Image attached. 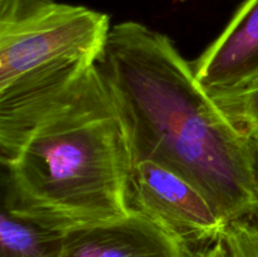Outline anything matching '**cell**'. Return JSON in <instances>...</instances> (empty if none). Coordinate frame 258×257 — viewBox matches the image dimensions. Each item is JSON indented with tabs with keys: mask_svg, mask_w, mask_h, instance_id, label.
<instances>
[{
	"mask_svg": "<svg viewBox=\"0 0 258 257\" xmlns=\"http://www.w3.org/2000/svg\"><path fill=\"white\" fill-rule=\"evenodd\" d=\"M197 81L214 101L258 83V0H246L221 35L193 63Z\"/></svg>",
	"mask_w": 258,
	"mask_h": 257,
	"instance_id": "cell-5",
	"label": "cell"
},
{
	"mask_svg": "<svg viewBox=\"0 0 258 257\" xmlns=\"http://www.w3.org/2000/svg\"><path fill=\"white\" fill-rule=\"evenodd\" d=\"M63 257H197L193 249L158 222L130 211L110 221L64 233Z\"/></svg>",
	"mask_w": 258,
	"mask_h": 257,
	"instance_id": "cell-6",
	"label": "cell"
},
{
	"mask_svg": "<svg viewBox=\"0 0 258 257\" xmlns=\"http://www.w3.org/2000/svg\"><path fill=\"white\" fill-rule=\"evenodd\" d=\"M105 13L57 0H0V120L53 97L97 65Z\"/></svg>",
	"mask_w": 258,
	"mask_h": 257,
	"instance_id": "cell-3",
	"label": "cell"
},
{
	"mask_svg": "<svg viewBox=\"0 0 258 257\" xmlns=\"http://www.w3.org/2000/svg\"><path fill=\"white\" fill-rule=\"evenodd\" d=\"M216 103L244 138L258 134V83L234 97Z\"/></svg>",
	"mask_w": 258,
	"mask_h": 257,
	"instance_id": "cell-8",
	"label": "cell"
},
{
	"mask_svg": "<svg viewBox=\"0 0 258 257\" xmlns=\"http://www.w3.org/2000/svg\"><path fill=\"white\" fill-rule=\"evenodd\" d=\"M222 237L232 257H258V207L228 223Z\"/></svg>",
	"mask_w": 258,
	"mask_h": 257,
	"instance_id": "cell-9",
	"label": "cell"
},
{
	"mask_svg": "<svg viewBox=\"0 0 258 257\" xmlns=\"http://www.w3.org/2000/svg\"><path fill=\"white\" fill-rule=\"evenodd\" d=\"M97 68L125 125L134 164L153 161L198 188L227 221L258 207L246 138L163 33L111 27Z\"/></svg>",
	"mask_w": 258,
	"mask_h": 257,
	"instance_id": "cell-1",
	"label": "cell"
},
{
	"mask_svg": "<svg viewBox=\"0 0 258 257\" xmlns=\"http://www.w3.org/2000/svg\"><path fill=\"white\" fill-rule=\"evenodd\" d=\"M199 257H232L229 253V249L224 242L223 237H219L214 242L209 243L204 247V251L202 252Z\"/></svg>",
	"mask_w": 258,
	"mask_h": 257,
	"instance_id": "cell-11",
	"label": "cell"
},
{
	"mask_svg": "<svg viewBox=\"0 0 258 257\" xmlns=\"http://www.w3.org/2000/svg\"><path fill=\"white\" fill-rule=\"evenodd\" d=\"M127 206L130 211L158 222L190 247L208 246L228 226L198 188L149 160L134 164L128 180Z\"/></svg>",
	"mask_w": 258,
	"mask_h": 257,
	"instance_id": "cell-4",
	"label": "cell"
},
{
	"mask_svg": "<svg viewBox=\"0 0 258 257\" xmlns=\"http://www.w3.org/2000/svg\"><path fill=\"white\" fill-rule=\"evenodd\" d=\"M3 204L60 231L130 212L125 125L97 65L40 105L0 120Z\"/></svg>",
	"mask_w": 258,
	"mask_h": 257,
	"instance_id": "cell-2",
	"label": "cell"
},
{
	"mask_svg": "<svg viewBox=\"0 0 258 257\" xmlns=\"http://www.w3.org/2000/svg\"><path fill=\"white\" fill-rule=\"evenodd\" d=\"M247 149H248L249 166H251L252 181H253L254 194L258 202V134H253L246 138Z\"/></svg>",
	"mask_w": 258,
	"mask_h": 257,
	"instance_id": "cell-10",
	"label": "cell"
},
{
	"mask_svg": "<svg viewBox=\"0 0 258 257\" xmlns=\"http://www.w3.org/2000/svg\"><path fill=\"white\" fill-rule=\"evenodd\" d=\"M64 233L2 203L0 257H63Z\"/></svg>",
	"mask_w": 258,
	"mask_h": 257,
	"instance_id": "cell-7",
	"label": "cell"
}]
</instances>
